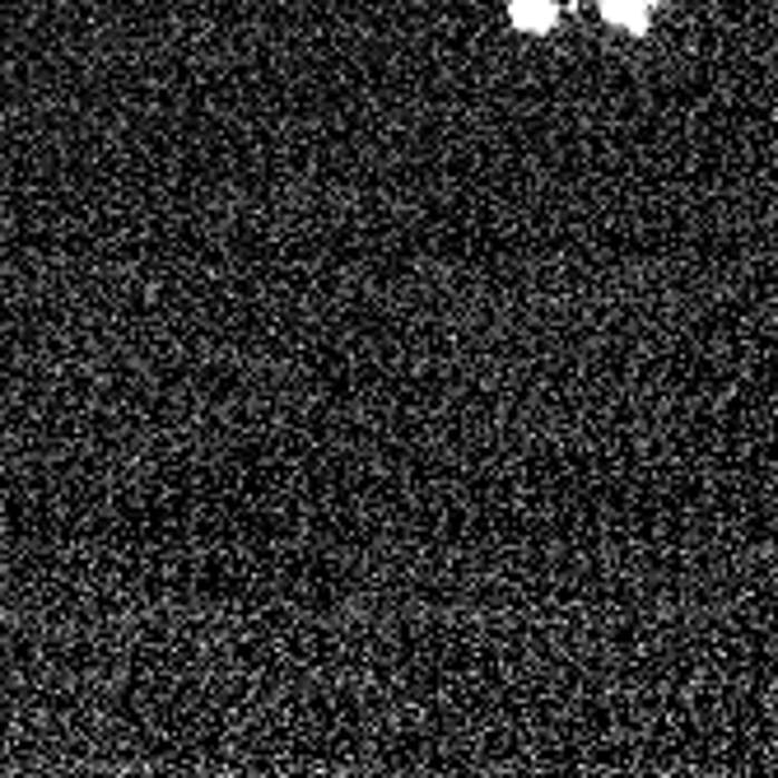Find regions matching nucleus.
Here are the masks:
<instances>
[{"instance_id": "f257e3e1", "label": "nucleus", "mask_w": 778, "mask_h": 778, "mask_svg": "<svg viewBox=\"0 0 778 778\" xmlns=\"http://www.w3.org/2000/svg\"><path fill=\"white\" fill-rule=\"evenodd\" d=\"M513 14L523 29H546L555 19V0H513Z\"/></svg>"}]
</instances>
